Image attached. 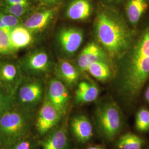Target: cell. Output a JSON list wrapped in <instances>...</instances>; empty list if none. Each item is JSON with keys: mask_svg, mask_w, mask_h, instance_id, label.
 I'll return each instance as SVG.
<instances>
[{"mask_svg": "<svg viewBox=\"0 0 149 149\" xmlns=\"http://www.w3.org/2000/svg\"><path fill=\"white\" fill-rule=\"evenodd\" d=\"M117 64L118 96L127 104H132L149 79V24L135 35L130 48Z\"/></svg>", "mask_w": 149, "mask_h": 149, "instance_id": "1", "label": "cell"}, {"mask_svg": "<svg viewBox=\"0 0 149 149\" xmlns=\"http://www.w3.org/2000/svg\"><path fill=\"white\" fill-rule=\"evenodd\" d=\"M94 31L98 44L113 62H117L128 52L135 36L125 17L112 6H106L98 11Z\"/></svg>", "mask_w": 149, "mask_h": 149, "instance_id": "2", "label": "cell"}, {"mask_svg": "<svg viewBox=\"0 0 149 149\" xmlns=\"http://www.w3.org/2000/svg\"><path fill=\"white\" fill-rule=\"evenodd\" d=\"M36 112L17 107L0 115V146L6 149L32 135Z\"/></svg>", "mask_w": 149, "mask_h": 149, "instance_id": "3", "label": "cell"}, {"mask_svg": "<svg viewBox=\"0 0 149 149\" xmlns=\"http://www.w3.org/2000/svg\"><path fill=\"white\" fill-rule=\"evenodd\" d=\"M96 128L100 135L111 141L120 133L123 127V117L120 108L116 102L107 100L101 103L95 113Z\"/></svg>", "mask_w": 149, "mask_h": 149, "instance_id": "4", "label": "cell"}, {"mask_svg": "<svg viewBox=\"0 0 149 149\" xmlns=\"http://www.w3.org/2000/svg\"><path fill=\"white\" fill-rule=\"evenodd\" d=\"M46 88L41 77L24 74L14 96L16 107L36 112L43 103Z\"/></svg>", "mask_w": 149, "mask_h": 149, "instance_id": "5", "label": "cell"}, {"mask_svg": "<svg viewBox=\"0 0 149 149\" xmlns=\"http://www.w3.org/2000/svg\"><path fill=\"white\" fill-rule=\"evenodd\" d=\"M19 64L24 74L40 77L48 74L53 67L49 55L42 49L27 54L20 60Z\"/></svg>", "mask_w": 149, "mask_h": 149, "instance_id": "6", "label": "cell"}, {"mask_svg": "<svg viewBox=\"0 0 149 149\" xmlns=\"http://www.w3.org/2000/svg\"><path fill=\"white\" fill-rule=\"evenodd\" d=\"M63 118H64L45 96L36 115L34 127L38 134L43 137L56 127Z\"/></svg>", "mask_w": 149, "mask_h": 149, "instance_id": "7", "label": "cell"}, {"mask_svg": "<svg viewBox=\"0 0 149 149\" xmlns=\"http://www.w3.org/2000/svg\"><path fill=\"white\" fill-rule=\"evenodd\" d=\"M45 96L61 115L65 117L71 101L69 87L58 78H53L49 82Z\"/></svg>", "mask_w": 149, "mask_h": 149, "instance_id": "8", "label": "cell"}, {"mask_svg": "<svg viewBox=\"0 0 149 149\" xmlns=\"http://www.w3.org/2000/svg\"><path fill=\"white\" fill-rule=\"evenodd\" d=\"M23 76L19 63L0 60V87L6 93L15 96Z\"/></svg>", "mask_w": 149, "mask_h": 149, "instance_id": "9", "label": "cell"}, {"mask_svg": "<svg viewBox=\"0 0 149 149\" xmlns=\"http://www.w3.org/2000/svg\"><path fill=\"white\" fill-rule=\"evenodd\" d=\"M84 32L76 27H65L56 35V42L61 52L68 57L74 55L84 41Z\"/></svg>", "mask_w": 149, "mask_h": 149, "instance_id": "10", "label": "cell"}, {"mask_svg": "<svg viewBox=\"0 0 149 149\" xmlns=\"http://www.w3.org/2000/svg\"><path fill=\"white\" fill-rule=\"evenodd\" d=\"M98 61L113 64L108 54L98 43L91 42L87 44L79 54L76 61V66L82 73L86 72L91 64Z\"/></svg>", "mask_w": 149, "mask_h": 149, "instance_id": "11", "label": "cell"}, {"mask_svg": "<svg viewBox=\"0 0 149 149\" xmlns=\"http://www.w3.org/2000/svg\"><path fill=\"white\" fill-rule=\"evenodd\" d=\"M39 141V149H70L68 121L65 120Z\"/></svg>", "mask_w": 149, "mask_h": 149, "instance_id": "12", "label": "cell"}, {"mask_svg": "<svg viewBox=\"0 0 149 149\" xmlns=\"http://www.w3.org/2000/svg\"><path fill=\"white\" fill-rule=\"evenodd\" d=\"M58 14V8L53 7L28 15L22 25L33 34L43 32L55 19Z\"/></svg>", "mask_w": 149, "mask_h": 149, "instance_id": "13", "label": "cell"}, {"mask_svg": "<svg viewBox=\"0 0 149 149\" xmlns=\"http://www.w3.org/2000/svg\"><path fill=\"white\" fill-rule=\"evenodd\" d=\"M70 128L75 139L81 143L88 142L93 135L92 124L85 115L79 114L72 118Z\"/></svg>", "mask_w": 149, "mask_h": 149, "instance_id": "14", "label": "cell"}, {"mask_svg": "<svg viewBox=\"0 0 149 149\" xmlns=\"http://www.w3.org/2000/svg\"><path fill=\"white\" fill-rule=\"evenodd\" d=\"M56 78L69 88H73L79 82L81 72L76 66L66 60H59L55 68Z\"/></svg>", "mask_w": 149, "mask_h": 149, "instance_id": "15", "label": "cell"}, {"mask_svg": "<svg viewBox=\"0 0 149 149\" xmlns=\"http://www.w3.org/2000/svg\"><path fill=\"white\" fill-rule=\"evenodd\" d=\"M93 11L91 0H72L66 10V16L72 21H84L90 18Z\"/></svg>", "mask_w": 149, "mask_h": 149, "instance_id": "16", "label": "cell"}, {"mask_svg": "<svg viewBox=\"0 0 149 149\" xmlns=\"http://www.w3.org/2000/svg\"><path fill=\"white\" fill-rule=\"evenodd\" d=\"M148 7V0H127L124 6L125 18L132 27H136Z\"/></svg>", "mask_w": 149, "mask_h": 149, "instance_id": "17", "label": "cell"}, {"mask_svg": "<svg viewBox=\"0 0 149 149\" xmlns=\"http://www.w3.org/2000/svg\"><path fill=\"white\" fill-rule=\"evenodd\" d=\"M74 91V102L77 104H84L96 101L100 90L96 84L88 81H81L77 84Z\"/></svg>", "mask_w": 149, "mask_h": 149, "instance_id": "18", "label": "cell"}, {"mask_svg": "<svg viewBox=\"0 0 149 149\" xmlns=\"http://www.w3.org/2000/svg\"><path fill=\"white\" fill-rule=\"evenodd\" d=\"M10 37L15 51L26 48L33 42V34L22 24L11 30Z\"/></svg>", "mask_w": 149, "mask_h": 149, "instance_id": "19", "label": "cell"}, {"mask_svg": "<svg viewBox=\"0 0 149 149\" xmlns=\"http://www.w3.org/2000/svg\"><path fill=\"white\" fill-rule=\"evenodd\" d=\"M113 64L103 61L96 62L91 64L86 72H88L96 80L107 82L111 79L114 75Z\"/></svg>", "mask_w": 149, "mask_h": 149, "instance_id": "20", "label": "cell"}, {"mask_svg": "<svg viewBox=\"0 0 149 149\" xmlns=\"http://www.w3.org/2000/svg\"><path fill=\"white\" fill-rule=\"evenodd\" d=\"M144 139L135 134L128 133L121 136L117 142L118 149H141Z\"/></svg>", "mask_w": 149, "mask_h": 149, "instance_id": "21", "label": "cell"}, {"mask_svg": "<svg viewBox=\"0 0 149 149\" xmlns=\"http://www.w3.org/2000/svg\"><path fill=\"white\" fill-rule=\"evenodd\" d=\"M0 10L22 19L25 16L30 14L31 7L3 3Z\"/></svg>", "mask_w": 149, "mask_h": 149, "instance_id": "22", "label": "cell"}, {"mask_svg": "<svg viewBox=\"0 0 149 149\" xmlns=\"http://www.w3.org/2000/svg\"><path fill=\"white\" fill-rule=\"evenodd\" d=\"M135 126L141 132H146L149 130V110L146 108L140 109L136 113Z\"/></svg>", "mask_w": 149, "mask_h": 149, "instance_id": "23", "label": "cell"}, {"mask_svg": "<svg viewBox=\"0 0 149 149\" xmlns=\"http://www.w3.org/2000/svg\"><path fill=\"white\" fill-rule=\"evenodd\" d=\"M6 149H39V141L31 135Z\"/></svg>", "mask_w": 149, "mask_h": 149, "instance_id": "24", "label": "cell"}, {"mask_svg": "<svg viewBox=\"0 0 149 149\" xmlns=\"http://www.w3.org/2000/svg\"><path fill=\"white\" fill-rule=\"evenodd\" d=\"M16 51L13 47L10 34L0 28V55H7Z\"/></svg>", "mask_w": 149, "mask_h": 149, "instance_id": "25", "label": "cell"}, {"mask_svg": "<svg viewBox=\"0 0 149 149\" xmlns=\"http://www.w3.org/2000/svg\"><path fill=\"white\" fill-rule=\"evenodd\" d=\"M16 107L15 98L0 90V115Z\"/></svg>", "mask_w": 149, "mask_h": 149, "instance_id": "26", "label": "cell"}, {"mask_svg": "<svg viewBox=\"0 0 149 149\" xmlns=\"http://www.w3.org/2000/svg\"><path fill=\"white\" fill-rule=\"evenodd\" d=\"M0 20L11 30L22 24V19L0 10Z\"/></svg>", "mask_w": 149, "mask_h": 149, "instance_id": "27", "label": "cell"}, {"mask_svg": "<svg viewBox=\"0 0 149 149\" xmlns=\"http://www.w3.org/2000/svg\"><path fill=\"white\" fill-rule=\"evenodd\" d=\"M3 3L31 7V2L29 0H4Z\"/></svg>", "mask_w": 149, "mask_h": 149, "instance_id": "28", "label": "cell"}, {"mask_svg": "<svg viewBox=\"0 0 149 149\" xmlns=\"http://www.w3.org/2000/svg\"><path fill=\"white\" fill-rule=\"evenodd\" d=\"M40 2L44 5L55 7L61 2L63 0H39Z\"/></svg>", "mask_w": 149, "mask_h": 149, "instance_id": "29", "label": "cell"}, {"mask_svg": "<svg viewBox=\"0 0 149 149\" xmlns=\"http://www.w3.org/2000/svg\"><path fill=\"white\" fill-rule=\"evenodd\" d=\"M144 98L145 101L149 104V84L147 86L144 93Z\"/></svg>", "mask_w": 149, "mask_h": 149, "instance_id": "30", "label": "cell"}, {"mask_svg": "<svg viewBox=\"0 0 149 149\" xmlns=\"http://www.w3.org/2000/svg\"><path fill=\"white\" fill-rule=\"evenodd\" d=\"M85 149H106V148L101 145H93V146H90L89 147H87Z\"/></svg>", "mask_w": 149, "mask_h": 149, "instance_id": "31", "label": "cell"}, {"mask_svg": "<svg viewBox=\"0 0 149 149\" xmlns=\"http://www.w3.org/2000/svg\"><path fill=\"white\" fill-rule=\"evenodd\" d=\"M104 1L108 3H109L111 5H116V4H119L125 0H104Z\"/></svg>", "mask_w": 149, "mask_h": 149, "instance_id": "32", "label": "cell"}, {"mask_svg": "<svg viewBox=\"0 0 149 149\" xmlns=\"http://www.w3.org/2000/svg\"><path fill=\"white\" fill-rule=\"evenodd\" d=\"M0 90H2V89H1V87H0Z\"/></svg>", "mask_w": 149, "mask_h": 149, "instance_id": "33", "label": "cell"}, {"mask_svg": "<svg viewBox=\"0 0 149 149\" xmlns=\"http://www.w3.org/2000/svg\"><path fill=\"white\" fill-rule=\"evenodd\" d=\"M0 149H2V148H1V146H0Z\"/></svg>", "mask_w": 149, "mask_h": 149, "instance_id": "34", "label": "cell"}, {"mask_svg": "<svg viewBox=\"0 0 149 149\" xmlns=\"http://www.w3.org/2000/svg\"><path fill=\"white\" fill-rule=\"evenodd\" d=\"M1 1H2V0H0V2H1Z\"/></svg>", "mask_w": 149, "mask_h": 149, "instance_id": "35", "label": "cell"}]
</instances>
